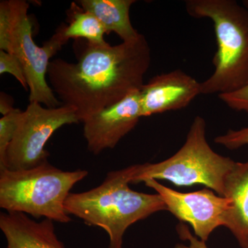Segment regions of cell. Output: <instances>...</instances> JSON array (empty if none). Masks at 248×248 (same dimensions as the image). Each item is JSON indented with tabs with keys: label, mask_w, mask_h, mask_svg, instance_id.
<instances>
[{
	"label": "cell",
	"mask_w": 248,
	"mask_h": 248,
	"mask_svg": "<svg viewBox=\"0 0 248 248\" xmlns=\"http://www.w3.org/2000/svg\"><path fill=\"white\" fill-rule=\"evenodd\" d=\"M151 62V48L142 34L115 46L86 42L76 63L50 62L47 78L62 105L74 108L83 122L140 91Z\"/></svg>",
	"instance_id": "obj_1"
},
{
	"label": "cell",
	"mask_w": 248,
	"mask_h": 248,
	"mask_svg": "<svg viewBox=\"0 0 248 248\" xmlns=\"http://www.w3.org/2000/svg\"><path fill=\"white\" fill-rule=\"evenodd\" d=\"M139 166L111 171L97 187L79 193L71 192L65 202L68 215L106 231L108 248H123L124 234L129 227L155 213L167 210L157 193H143L129 187Z\"/></svg>",
	"instance_id": "obj_2"
},
{
	"label": "cell",
	"mask_w": 248,
	"mask_h": 248,
	"mask_svg": "<svg viewBox=\"0 0 248 248\" xmlns=\"http://www.w3.org/2000/svg\"><path fill=\"white\" fill-rule=\"evenodd\" d=\"M191 17L213 23L217 50L215 71L201 83L202 94L218 95L239 91L248 84V9L235 0H187Z\"/></svg>",
	"instance_id": "obj_3"
},
{
	"label": "cell",
	"mask_w": 248,
	"mask_h": 248,
	"mask_svg": "<svg viewBox=\"0 0 248 248\" xmlns=\"http://www.w3.org/2000/svg\"><path fill=\"white\" fill-rule=\"evenodd\" d=\"M88 174L86 170H62L48 161L30 169L0 170V208L37 219L69 223L65 202L73 186Z\"/></svg>",
	"instance_id": "obj_4"
},
{
	"label": "cell",
	"mask_w": 248,
	"mask_h": 248,
	"mask_svg": "<svg viewBox=\"0 0 248 248\" xmlns=\"http://www.w3.org/2000/svg\"><path fill=\"white\" fill-rule=\"evenodd\" d=\"M29 7L24 0L0 1V49L20 60L30 91V103L59 107L62 104L47 83V72L50 59L68 41L65 35L66 24L60 25L53 36L39 46L32 38Z\"/></svg>",
	"instance_id": "obj_5"
},
{
	"label": "cell",
	"mask_w": 248,
	"mask_h": 248,
	"mask_svg": "<svg viewBox=\"0 0 248 248\" xmlns=\"http://www.w3.org/2000/svg\"><path fill=\"white\" fill-rule=\"evenodd\" d=\"M205 120L197 116L182 148L161 162L140 164L131 184L163 179L177 186L202 184L225 197L226 179L236 162L212 149L205 138Z\"/></svg>",
	"instance_id": "obj_6"
},
{
	"label": "cell",
	"mask_w": 248,
	"mask_h": 248,
	"mask_svg": "<svg viewBox=\"0 0 248 248\" xmlns=\"http://www.w3.org/2000/svg\"><path fill=\"white\" fill-rule=\"evenodd\" d=\"M79 122L77 111L71 107L47 108L40 103H30L23 111L3 169H30L47 162L49 154L45 146L50 137L63 125Z\"/></svg>",
	"instance_id": "obj_7"
},
{
	"label": "cell",
	"mask_w": 248,
	"mask_h": 248,
	"mask_svg": "<svg viewBox=\"0 0 248 248\" xmlns=\"http://www.w3.org/2000/svg\"><path fill=\"white\" fill-rule=\"evenodd\" d=\"M145 185L161 196L170 212L181 221L192 226L196 236L206 242L218 227L225 226L226 217L231 209L228 197L216 195L208 188L188 193L172 190L155 179L145 181Z\"/></svg>",
	"instance_id": "obj_8"
},
{
	"label": "cell",
	"mask_w": 248,
	"mask_h": 248,
	"mask_svg": "<svg viewBox=\"0 0 248 248\" xmlns=\"http://www.w3.org/2000/svg\"><path fill=\"white\" fill-rule=\"evenodd\" d=\"M141 117L140 91L130 93L117 104L89 116L82 122L88 150L97 155L115 148L135 128Z\"/></svg>",
	"instance_id": "obj_9"
},
{
	"label": "cell",
	"mask_w": 248,
	"mask_h": 248,
	"mask_svg": "<svg viewBox=\"0 0 248 248\" xmlns=\"http://www.w3.org/2000/svg\"><path fill=\"white\" fill-rule=\"evenodd\" d=\"M200 94L201 83L182 70L158 75L140 90L141 117L185 108Z\"/></svg>",
	"instance_id": "obj_10"
},
{
	"label": "cell",
	"mask_w": 248,
	"mask_h": 248,
	"mask_svg": "<svg viewBox=\"0 0 248 248\" xmlns=\"http://www.w3.org/2000/svg\"><path fill=\"white\" fill-rule=\"evenodd\" d=\"M0 229L6 240V248H66L55 233L54 221H36L19 213H1Z\"/></svg>",
	"instance_id": "obj_11"
},
{
	"label": "cell",
	"mask_w": 248,
	"mask_h": 248,
	"mask_svg": "<svg viewBox=\"0 0 248 248\" xmlns=\"http://www.w3.org/2000/svg\"><path fill=\"white\" fill-rule=\"evenodd\" d=\"M225 197L231 201L226 227L241 248H248V161L236 162L228 174Z\"/></svg>",
	"instance_id": "obj_12"
},
{
	"label": "cell",
	"mask_w": 248,
	"mask_h": 248,
	"mask_svg": "<svg viewBox=\"0 0 248 248\" xmlns=\"http://www.w3.org/2000/svg\"><path fill=\"white\" fill-rule=\"evenodd\" d=\"M84 11L99 19L107 33L115 32L124 42L137 40L141 34L133 27L130 11L135 0H81Z\"/></svg>",
	"instance_id": "obj_13"
},
{
	"label": "cell",
	"mask_w": 248,
	"mask_h": 248,
	"mask_svg": "<svg viewBox=\"0 0 248 248\" xmlns=\"http://www.w3.org/2000/svg\"><path fill=\"white\" fill-rule=\"evenodd\" d=\"M68 16L70 20L65 27V35L68 40L84 39L86 42L96 45L107 43L104 40L107 31L94 15L73 3Z\"/></svg>",
	"instance_id": "obj_14"
},
{
	"label": "cell",
	"mask_w": 248,
	"mask_h": 248,
	"mask_svg": "<svg viewBox=\"0 0 248 248\" xmlns=\"http://www.w3.org/2000/svg\"><path fill=\"white\" fill-rule=\"evenodd\" d=\"M23 111L15 108L0 119V170L4 168L6 152L19 126Z\"/></svg>",
	"instance_id": "obj_15"
},
{
	"label": "cell",
	"mask_w": 248,
	"mask_h": 248,
	"mask_svg": "<svg viewBox=\"0 0 248 248\" xmlns=\"http://www.w3.org/2000/svg\"><path fill=\"white\" fill-rule=\"evenodd\" d=\"M9 73L12 75L20 83L25 91H28L29 86L24 68L20 60L17 56L7 53L4 50H0V74Z\"/></svg>",
	"instance_id": "obj_16"
},
{
	"label": "cell",
	"mask_w": 248,
	"mask_h": 248,
	"mask_svg": "<svg viewBox=\"0 0 248 248\" xmlns=\"http://www.w3.org/2000/svg\"><path fill=\"white\" fill-rule=\"evenodd\" d=\"M215 142L229 150L239 149L248 146V127L239 130L230 129L225 135L217 137Z\"/></svg>",
	"instance_id": "obj_17"
},
{
	"label": "cell",
	"mask_w": 248,
	"mask_h": 248,
	"mask_svg": "<svg viewBox=\"0 0 248 248\" xmlns=\"http://www.w3.org/2000/svg\"><path fill=\"white\" fill-rule=\"evenodd\" d=\"M218 98L230 108L248 114V84L239 91L220 94Z\"/></svg>",
	"instance_id": "obj_18"
},
{
	"label": "cell",
	"mask_w": 248,
	"mask_h": 248,
	"mask_svg": "<svg viewBox=\"0 0 248 248\" xmlns=\"http://www.w3.org/2000/svg\"><path fill=\"white\" fill-rule=\"evenodd\" d=\"M177 230L179 237L182 240L188 241L189 245L186 246L184 244H179L176 245L174 248H208L205 242L192 234L188 227L186 225L183 223L178 225Z\"/></svg>",
	"instance_id": "obj_19"
},
{
	"label": "cell",
	"mask_w": 248,
	"mask_h": 248,
	"mask_svg": "<svg viewBox=\"0 0 248 248\" xmlns=\"http://www.w3.org/2000/svg\"><path fill=\"white\" fill-rule=\"evenodd\" d=\"M13 101L11 97L4 93H1L0 97V112L3 116L7 115L11 111L14 110L15 108L13 107Z\"/></svg>",
	"instance_id": "obj_20"
},
{
	"label": "cell",
	"mask_w": 248,
	"mask_h": 248,
	"mask_svg": "<svg viewBox=\"0 0 248 248\" xmlns=\"http://www.w3.org/2000/svg\"><path fill=\"white\" fill-rule=\"evenodd\" d=\"M243 2V5L248 9V0H245Z\"/></svg>",
	"instance_id": "obj_21"
}]
</instances>
